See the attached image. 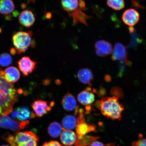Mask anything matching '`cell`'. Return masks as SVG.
I'll return each mask as SVG.
<instances>
[{
    "label": "cell",
    "mask_w": 146,
    "mask_h": 146,
    "mask_svg": "<svg viewBox=\"0 0 146 146\" xmlns=\"http://www.w3.org/2000/svg\"><path fill=\"white\" fill-rule=\"evenodd\" d=\"M17 100L14 85L7 81L4 72L0 68V117L11 114Z\"/></svg>",
    "instance_id": "6da1fadb"
},
{
    "label": "cell",
    "mask_w": 146,
    "mask_h": 146,
    "mask_svg": "<svg viewBox=\"0 0 146 146\" xmlns=\"http://www.w3.org/2000/svg\"><path fill=\"white\" fill-rule=\"evenodd\" d=\"M118 99L119 98L115 96L104 98L100 101H96L95 105L103 115L113 120H120L124 107Z\"/></svg>",
    "instance_id": "7a4b0ae2"
},
{
    "label": "cell",
    "mask_w": 146,
    "mask_h": 146,
    "mask_svg": "<svg viewBox=\"0 0 146 146\" xmlns=\"http://www.w3.org/2000/svg\"><path fill=\"white\" fill-rule=\"evenodd\" d=\"M3 139L10 146H38V137L30 131H23L15 133V135L5 134Z\"/></svg>",
    "instance_id": "3957f363"
},
{
    "label": "cell",
    "mask_w": 146,
    "mask_h": 146,
    "mask_svg": "<svg viewBox=\"0 0 146 146\" xmlns=\"http://www.w3.org/2000/svg\"><path fill=\"white\" fill-rule=\"evenodd\" d=\"M33 32L19 31L16 33L12 37V41L16 52L18 54L24 53L33 44Z\"/></svg>",
    "instance_id": "277c9868"
},
{
    "label": "cell",
    "mask_w": 146,
    "mask_h": 146,
    "mask_svg": "<svg viewBox=\"0 0 146 146\" xmlns=\"http://www.w3.org/2000/svg\"><path fill=\"white\" fill-rule=\"evenodd\" d=\"M30 123L29 121H19L8 115L0 117V127L16 133L25 129Z\"/></svg>",
    "instance_id": "5b68a950"
},
{
    "label": "cell",
    "mask_w": 146,
    "mask_h": 146,
    "mask_svg": "<svg viewBox=\"0 0 146 146\" xmlns=\"http://www.w3.org/2000/svg\"><path fill=\"white\" fill-rule=\"evenodd\" d=\"M13 119L19 121H29L35 117L36 115L31 111L28 108L25 106L18 107L11 113Z\"/></svg>",
    "instance_id": "8992f818"
},
{
    "label": "cell",
    "mask_w": 146,
    "mask_h": 146,
    "mask_svg": "<svg viewBox=\"0 0 146 146\" xmlns=\"http://www.w3.org/2000/svg\"><path fill=\"white\" fill-rule=\"evenodd\" d=\"M54 105L53 102H51L49 104L44 100H38L32 103V107L36 116L41 117L50 112Z\"/></svg>",
    "instance_id": "52a82bcc"
},
{
    "label": "cell",
    "mask_w": 146,
    "mask_h": 146,
    "mask_svg": "<svg viewBox=\"0 0 146 146\" xmlns=\"http://www.w3.org/2000/svg\"><path fill=\"white\" fill-rule=\"evenodd\" d=\"M18 67L25 76H27L35 70L37 63L28 56H24L17 62Z\"/></svg>",
    "instance_id": "ba28073f"
},
{
    "label": "cell",
    "mask_w": 146,
    "mask_h": 146,
    "mask_svg": "<svg viewBox=\"0 0 146 146\" xmlns=\"http://www.w3.org/2000/svg\"><path fill=\"white\" fill-rule=\"evenodd\" d=\"M139 14L133 9H129L125 10L122 16V20L125 25L129 26H133L139 21Z\"/></svg>",
    "instance_id": "9c48e42d"
},
{
    "label": "cell",
    "mask_w": 146,
    "mask_h": 146,
    "mask_svg": "<svg viewBox=\"0 0 146 146\" xmlns=\"http://www.w3.org/2000/svg\"><path fill=\"white\" fill-rule=\"evenodd\" d=\"M61 104L63 108L67 111H75L78 108L75 98L69 92L63 96Z\"/></svg>",
    "instance_id": "30bf717a"
},
{
    "label": "cell",
    "mask_w": 146,
    "mask_h": 146,
    "mask_svg": "<svg viewBox=\"0 0 146 146\" xmlns=\"http://www.w3.org/2000/svg\"><path fill=\"white\" fill-rule=\"evenodd\" d=\"M35 21V17L33 12L29 10H25L20 14L19 22L23 26L30 27L33 26Z\"/></svg>",
    "instance_id": "8fae6325"
},
{
    "label": "cell",
    "mask_w": 146,
    "mask_h": 146,
    "mask_svg": "<svg viewBox=\"0 0 146 146\" xmlns=\"http://www.w3.org/2000/svg\"><path fill=\"white\" fill-rule=\"evenodd\" d=\"M61 3L64 10L69 15L80 7L85 5L83 0H61Z\"/></svg>",
    "instance_id": "7c38bea8"
},
{
    "label": "cell",
    "mask_w": 146,
    "mask_h": 146,
    "mask_svg": "<svg viewBox=\"0 0 146 146\" xmlns=\"http://www.w3.org/2000/svg\"><path fill=\"white\" fill-rule=\"evenodd\" d=\"M111 57L113 61H125L127 60V52L122 44L117 42L115 44Z\"/></svg>",
    "instance_id": "4fadbf2b"
},
{
    "label": "cell",
    "mask_w": 146,
    "mask_h": 146,
    "mask_svg": "<svg viewBox=\"0 0 146 146\" xmlns=\"http://www.w3.org/2000/svg\"><path fill=\"white\" fill-rule=\"evenodd\" d=\"M90 88L87 87L85 90L81 91L78 94V100L81 104L84 106H88L91 104L94 101L95 96L91 92Z\"/></svg>",
    "instance_id": "5bb4252c"
},
{
    "label": "cell",
    "mask_w": 146,
    "mask_h": 146,
    "mask_svg": "<svg viewBox=\"0 0 146 146\" xmlns=\"http://www.w3.org/2000/svg\"><path fill=\"white\" fill-rule=\"evenodd\" d=\"M77 136L75 133L71 130L64 129L60 135V140L62 143L66 146H71L76 143Z\"/></svg>",
    "instance_id": "9a60e30c"
},
{
    "label": "cell",
    "mask_w": 146,
    "mask_h": 146,
    "mask_svg": "<svg viewBox=\"0 0 146 146\" xmlns=\"http://www.w3.org/2000/svg\"><path fill=\"white\" fill-rule=\"evenodd\" d=\"M77 76L79 81L84 84L90 85L94 79L92 71L88 68L80 69L77 73Z\"/></svg>",
    "instance_id": "2e32d148"
},
{
    "label": "cell",
    "mask_w": 146,
    "mask_h": 146,
    "mask_svg": "<svg viewBox=\"0 0 146 146\" xmlns=\"http://www.w3.org/2000/svg\"><path fill=\"white\" fill-rule=\"evenodd\" d=\"M4 76L7 81L12 83H15L19 80L21 74L17 68L11 66L5 69Z\"/></svg>",
    "instance_id": "e0dca14e"
},
{
    "label": "cell",
    "mask_w": 146,
    "mask_h": 146,
    "mask_svg": "<svg viewBox=\"0 0 146 146\" xmlns=\"http://www.w3.org/2000/svg\"><path fill=\"white\" fill-rule=\"evenodd\" d=\"M96 130L95 125L88 124L85 121L78 124L76 127L77 136L85 135L88 133L96 132Z\"/></svg>",
    "instance_id": "ac0fdd59"
},
{
    "label": "cell",
    "mask_w": 146,
    "mask_h": 146,
    "mask_svg": "<svg viewBox=\"0 0 146 146\" xmlns=\"http://www.w3.org/2000/svg\"><path fill=\"white\" fill-rule=\"evenodd\" d=\"M78 123V117L72 115H68L62 119V125L64 129L72 130L76 127Z\"/></svg>",
    "instance_id": "d6986e66"
},
{
    "label": "cell",
    "mask_w": 146,
    "mask_h": 146,
    "mask_svg": "<svg viewBox=\"0 0 146 146\" xmlns=\"http://www.w3.org/2000/svg\"><path fill=\"white\" fill-rule=\"evenodd\" d=\"M64 130L62 125L58 122L51 123L47 129V132L49 135L53 138L58 137Z\"/></svg>",
    "instance_id": "ffe728a7"
},
{
    "label": "cell",
    "mask_w": 146,
    "mask_h": 146,
    "mask_svg": "<svg viewBox=\"0 0 146 146\" xmlns=\"http://www.w3.org/2000/svg\"><path fill=\"white\" fill-rule=\"evenodd\" d=\"M15 5L12 0H0V13L10 14L13 12Z\"/></svg>",
    "instance_id": "44dd1931"
},
{
    "label": "cell",
    "mask_w": 146,
    "mask_h": 146,
    "mask_svg": "<svg viewBox=\"0 0 146 146\" xmlns=\"http://www.w3.org/2000/svg\"><path fill=\"white\" fill-rule=\"evenodd\" d=\"M99 137L86 136H77V139L74 146H86L90 145L99 139Z\"/></svg>",
    "instance_id": "7402d4cb"
},
{
    "label": "cell",
    "mask_w": 146,
    "mask_h": 146,
    "mask_svg": "<svg viewBox=\"0 0 146 146\" xmlns=\"http://www.w3.org/2000/svg\"><path fill=\"white\" fill-rule=\"evenodd\" d=\"M95 47L96 49L105 53L107 55L112 53V45L107 41L104 40L97 41L95 44Z\"/></svg>",
    "instance_id": "603a6c76"
},
{
    "label": "cell",
    "mask_w": 146,
    "mask_h": 146,
    "mask_svg": "<svg viewBox=\"0 0 146 146\" xmlns=\"http://www.w3.org/2000/svg\"><path fill=\"white\" fill-rule=\"evenodd\" d=\"M107 3L110 8L116 11L121 10L125 7L124 0H107Z\"/></svg>",
    "instance_id": "cb8c5ba5"
},
{
    "label": "cell",
    "mask_w": 146,
    "mask_h": 146,
    "mask_svg": "<svg viewBox=\"0 0 146 146\" xmlns=\"http://www.w3.org/2000/svg\"><path fill=\"white\" fill-rule=\"evenodd\" d=\"M12 59L10 54L4 53L0 55V65L5 67L8 66L12 63Z\"/></svg>",
    "instance_id": "d4e9b609"
},
{
    "label": "cell",
    "mask_w": 146,
    "mask_h": 146,
    "mask_svg": "<svg viewBox=\"0 0 146 146\" xmlns=\"http://www.w3.org/2000/svg\"><path fill=\"white\" fill-rule=\"evenodd\" d=\"M131 65H132V62L128 60L125 61H120L119 63V77H122L126 70L127 66H130Z\"/></svg>",
    "instance_id": "484cf974"
},
{
    "label": "cell",
    "mask_w": 146,
    "mask_h": 146,
    "mask_svg": "<svg viewBox=\"0 0 146 146\" xmlns=\"http://www.w3.org/2000/svg\"><path fill=\"white\" fill-rule=\"evenodd\" d=\"M110 94L111 95L117 97L119 98H122L124 97L123 90L118 87H114L112 88L110 91Z\"/></svg>",
    "instance_id": "4316f807"
},
{
    "label": "cell",
    "mask_w": 146,
    "mask_h": 146,
    "mask_svg": "<svg viewBox=\"0 0 146 146\" xmlns=\"http://www.w3.org/2000/svg\"><path fill=\"white\" fill-rule=\"evenodd\" d=\"M132 146H146V138L143 137V135H139L138 139L134 141L132 143Z\"/></svg>",
    "instance_id": "83f0119b"
},
{
    "label": "cell",
    "mask_w": 146,
    "mask_h": 146,
    "mask_svg": "<svg viewBox=\"0 0 146 146\" xmlns=\"http://www.w3.org/2000/svg\"><path fill=\"white\" fill-rule=\"evenodd\" d=\"M42 146H63L59 142L54 140L46 142L44 143Z\"/></svg>",
    "instance_id": "f1b7e54d"
},
{
    "label": "cell",
    "mask_w": 146,
    "mask_h": 146,
    "mask_svg": "<svg viewBox=\"0 0 146 146\" xmlns=\"http://www.w3.org/2000/svg\"><path fill=\"white\" fill-rule=\"evenodd\" d=\"M90 146H116L114 143H109L105 145L101 142L95 141L93 142Z\"/></svg>",
    "instance_id": "f546056e"
},
{
    "label": "cell",
    "mask_w": 146,
    "mask_h": 146,
    "mask_svg": "<svg viewBox=\"0 0 146 146\" xmlns=\"http://www.w3.org/2000/svg\"><path fill=\"white\" fill-rule=\"evenodd\" d=\"M106 89L103 87H101L98 92V96L100 97H102L106 95Z\"/></svg>",
    "instance_id": "4dcf8cb0"
},
{
    "label": "cell",
    "mask_w": 146,
    "mask_h": 146,
    "mask_svg": "<svg viewBox=\"0 0 146 146\" xmlns=\"http://www.w3.org/2000/svg\"><path fill=\"white\" fill-rule=\"evenodd\" d=\"M96 53L98 56H100V57H105V56H107V55L105 54V53L102 52L99 50L96 49Z\"/></svg>",
    "instance_id": "1f68e13d"
},
{
    "label": "cell",
    "mask_w": 146,
    "mask_h": 146,
    "mask_svg": "<svg viewBox=\"0 0 146 146\" xmlns=\"http://www.w3.org/2000/svg\"><path fill=\"white\" fill-rule=\"evenodd\" d=\"M105 80L107 82H109L111 81V78L110 76L109 75H106L105 77Z\"/></svg>",
    "instance_id": "d6a6232c"
},
{
    "label": "cell",
    "mask_w": 146,
    "mask_h": 146,
    "mask_svg": "<svg viewBox=\"0 0 146 146\" xmlns=\"http://www.w3.org/2000/svg\"><path fill=\"white\" fill-rule=\"evenodd\" d=\"M29 1H32L33 3H35V0H28Z\"/></svg>",
    "instance_id": "836d02e7"
},
{
    "label": "cell",
    "mask_w": 146,
    "mask_h": 146,
    "mask_svg": "<svg viewBox=\"0 0 146 146\" xmlns=\"http://www.w3.org/2000/svg\"><path fill=\"white\" fill-rule=\"evenodd\" d=\"M1 146H9L8 145H3Z\"/></svg>",
    "instance_id": "e575fe53"
}]
</instances>
